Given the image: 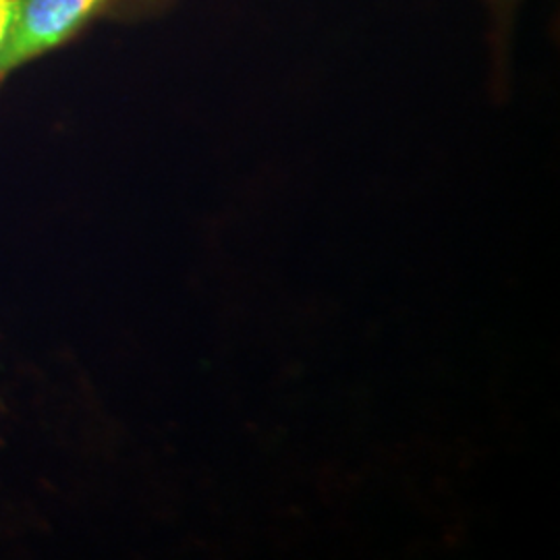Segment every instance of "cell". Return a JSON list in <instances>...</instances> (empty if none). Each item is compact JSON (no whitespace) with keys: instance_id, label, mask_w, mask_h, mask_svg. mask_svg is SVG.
Wrapping results in <instances>:
<instances>
[{"instance_id":"1","label":"cell","mask_w":560,"mask_h":560,"mask_svg":"<svg viewBox=\"0 0 560 560\" xmlns=\"http://www.w3.org/2000/svg\"><path fill=\"white\" fill-rule=\"evenodd\" d=\"M108 0H15V18L0 52V80L75 36Z\"/></svg>"},{"instance_id":"2","label":"cell","mask_w":560,"mask_h":560,"mask_svg":"<svg viewBox=\"0 0 560 560\" xmlns=\"http://www.w3.org/2000/svg\"><path fill=\"white\" fill-rule=\"evenodd\" d=\"M13 18H15V0H0V52L9 38Z\"/></svg>"}]
</instances>
